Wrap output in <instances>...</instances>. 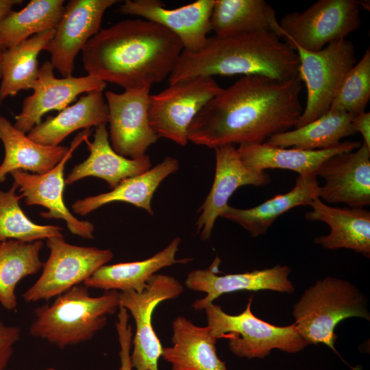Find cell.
I'll return each mask as SVG.
<instances>
[{"label": "cell", "mask_w": 370, "mask_h": 370, "mask_svg": "<svg viewBox=\"0 0 370 370\" xmlns=\"http://www.w3.org/2000/svg\"><path fill=\"white\" fill-rule=\"evenodd\" d=\"M299 75L278 81L243 76L213 97L188 130V141L215 149L238 144H260L294 127L304 108Z\"/></svg>", "instance_id": "6da1fadb"}, {"label": "cell", "mask_w": 370, "mask_h": 370, "mask_svg": "<svg viewBox=\"0 0 370 370\" xmlns=\"http://www.w3.org/2000/svg\"><path fill=\"white\" fill-rule=\"evenodd\" d=\"M180 39L153 22L121 21L101 29L82 49L88 75L125 90L151 88L168 78L183 51Z\"/></svg>", "instance_id": "7a4b0ae2"}, {"label": "cell", "mask_w": 370, "mask_h": 370, "mask_svg": "<svg viewBox=\"0 0 370 370\" xmlns=\"http://www.w3.org/2000/svg\"><path fill=\"white\" fill-rule=\"evenodd\" d=\"M299 65L296 50L275 33L214 36L197 53L183 50L167 79L169 85L214 75H256L286 81L298 76Z\"/></svg>", "instance_id": "3957f363"}, {"label": "cell", "mask_w": 370, "mask_h": 370, "mask_svg": "<svg viewBox=\"0 0 370 370\" xmlns=\"http://www.w3.org/2000/svg\"><path fill=\"white\" fill-rule=\"evenodd\" d=\"M88 288L76 285L51 304L36 308L29 334L61 349L91 340L119 308V292L107 291L92 297Z\"/></svg>", "instance_id": "277c9868"}, {"label": "cell", "mask_w": 370, "mask_h": 370, "mask_svg": "<svg viewBox=\"0 0 370 370\" xmlns=\"http://www.w3.org/2000/svg\"><path fill=\"white\" fill-rule=\"evenodd\" d=\"M293 315L296 330L308 345L323 343L334 352L338 323L351 317L370 320L363 293L351 282L334 277L319 280L307 288L294 305Z\"/></svg>", "instance_id": "5b68a950"}, {"label": "cell", "mask_w": 370, "mask_h": 370, "mask_svg": "<svg viewBox=\"0 0 370 370\" xmlns=\"http://www.w3.org/2000/svg\"><path fill=\"white\" fill-rule=\"evenodd\" d=\"M252 301L253 296L245 309L236 315L227 314L214 303L205 308L210 333L217 339H228L234 354L248 359L264 358L274 349L295 354L308 345L294 323L277 326L256 317L251 309Z\"/></svg>", "instance_id": "8992f818"}, {"label": "cell", "mask_w": 370, "mask_h": 370, "mask_svg": "<svg viewBox=\"0 0 370 370\" xmlns=\"http://www.w3.org/2000/svg\"><path fill=\"white\" fill-rule=\"evenodd\" d=\"M298 75L307 90L303 112L295 125L302 127L325 114L346 75L356 63L355 46L352 41L339 39L318 51H310L297 46Z\"/></svg>", "instance_id": "52a82bcc"}, {"label": "cell", "mask_w": 370, "mask_h": 370, "mask_svg": "<svg viewBox=\"0 0 370 370\" xmlns=\"http://www.w3.org/2000/svg\"><path fill=\"white\" fill-rule=\"evenodd\" d=\"M360 8L356 0H319L301 12L288 13L281 18L283 38L292 47L318 51L359 28Z\"/></svg>", "instance_id": "ba28073f"}, {"label": "cell", "mask_w": 370, "mask_h": 370, "mask_svg": "<svg viewBox=\"0 0 370 370\" xmlns=\"http://www.w3.org/2000/svg\"><path fill=\"white\" fill-rule=\"evenodd\" d=\"M50 254L38 280L22 297L25 302L49 300L81 284L114 257L110 249L66 243L64 236L46 239Z\"/></svg>", "instance_id": "9c48e42d"}, {"label": "cell", "mask_w": 370, "mask_h": 370, "mask_svg": "<svg viewBox=\"0 0 370 370\" xmlns=\"http://www.w3.org/2000/svg\"><path fill=\"white\" fill-rule=\"evenodd\" d=\"M213 77H198L171 84L150 95L149 124L158 138L180 146L188 142V127L200 110L221 90Z\"/></svg>", "instance_id": "30bf717a"}, {"label": "cell", "mask_w": 370, "mask_h": 370, "mask_svg": "<svg viewBox=\"0 0 370 370\" xmlns=\"http://www.w3.org/2000/svg\"><path fill=\"white\" fill-rule=\"evenodd\" d=\"M183 291V285L176 278L156 273L149 279L143 291L119 292V307L130 312L136 325L130 357L132 368L159 370L158 360L163 347L153 330L152 315L160 303L177 298Z\"/></svg>", "instance_id": "8fae6325"}, {"label": "cell", "mask_w": 370, "mask_h": 370, "mask_svg": "<svg viewBox=\"0 0 370 370\" xmlns=\"http://www.w3.org/2000/svg\"><path fill=\"white\" fill-rule=\"evenodd\" d=\"M150 88L125 90L123 93L105 92L112 147L129 158L144 156L159 138L148 117Z\"/></svg>", "instance_id": "7c38bea8"}, {"label": "cell", "mask_w": 370, "mask_h": 370, "mask_svg": "<svg viewBox=\"0 0 370 370\" xmlns=\"http://www.w3.org/2000/svg\"><path fill=\"white\" fill-rule=\"evenodd\" d=\"M90 129L79 132L71 142L69 151L63 159L48 172L39 175L29 173L22 170L10 173L26 205H39L47 209L40 214L45 219H62L66 221L69 231L86 239L94 238V225L88 221L75 218L67 208L63 199L65 185L64 171L67 161L75 149L83 142L88 140Z\"/></svg>", "instance_id": "4fadbf2b"}, {"label": "cell", "mask_w": 370, "mask_h": 370, "mask_svg": "<svg viewBox=\"0 0 370 370\" xmlns=\"http://www.w3.org/2000/svg\"><path fill=\"white\" fill-rule=\"evenodd\" d=\"M116 0H71L64 8L47 51L53 69L63 77L72 75L75 59L101 29L105 12Z\"/></svg>", "instance_id": "5bb4252c"}, {"label": "cell", "mask_w": 370, "mask_h": 370, "mask_svg": "<svg viewBox=\"0 0 370 370\" xmlns=\"http://www.w3.org/2000/svg\"><path fill=\"white\" fill-rule=\"evenodd\" d=\"M221 260L217 257L206 269L189 272L185 280L186 287L206 295L195 300L192 307L196 311L205 308L223 294L241 291L269 290L280 293L294 292L293 284L288 278L291 268L278 264L271 268L254 270L250 272L218 275Z\"/></svg>", "instance_id": "9a60e30c"}, {"label": "cell", "mask_w": 370, "mask_h": 370, "mask_svg": "<svg viewBox=\"0 0 370 370\" xmlns=\"http://www.w3.org/2000/svg\"><path fill=\"white\" fill-rule=\"evenodd\" d=\"M50 61L45 62L32 89L33 93L23 103L21 112L15 116L14 126L24 134L41 123L44 114L61 111L82 93L103 90L106 83L90 75H73L56 78Z\"/></svg>", "instance_id": "2e32d148"}, {"label": "cell", "mask_w": 370, "mask_h": 370, "mask_svg": "<svg viewBox=\"0 0 370 370\" xmlns=\"http://www.w3.org/2000/svg\"><path fill=\"white\" fill-rule=\"evenodd\" d=\"M214 1L197 0L171 9L165 8L159 0H126L119 11L159 24L180 39L184 51L194 53L204 47L211 31Z\"/></svg>", "instance_id": "e0dca14e"}, {"label": "cell", "mask_w": 370, "mask_h": 370, "mask_svg": "<svg viewBox=\"0 0 370 370\" xmlns=\"http://www.w3.org/2000/svg\"><path fill=\"white\" fill-rule=\"evenodd\" d=\"M317 176L325 180L319 194L324 203L360 208L370 205V148L364 143L354 151L326 160Z\"/></svg>", "instance_id": "ac0fdd59"}, {"label": "cell", "mask_w": 370, "mask_h": 370, "mask_svg": "<svg viewBox=\"0 0 370 370\" xmlns=\"http://www.w3.org/2000/svg\"><path fill=\"white\" fill-rule=\"evenodd\" d=\"M215 174L210 191L199 209L196 228L202 240H208L216 219L221 216L230 198L241 186H264L269 183L270 176L265 171H257L246 166L240 158L236 148L227 145L214 149Z\"/></svg>", "instance_id": "d6986e66"}, {"label": "cell", "mask_w": 370, "mask_h": 370, "mask_svg": "<svg viewBox=\"0 0 370 370\" xmlns=\"http://www.w3.org/2000/svg\"><path fill=\"white\" fill-rule=\"evenodd\" d=\"M305 219L328 224L330 232L314 242L330 250L345 248L370 257V212L365 208L332 207L319 197L310 205Z\"/></svg>", "instance_id": "ffe728a7"}, {"label": "cell", "mask_w": 370, "mask_h": 370, "mask_svg": "<svg viewBox=\"0 0 370 370\" xmlns=\"http://www.w3.org/2000/svg\"><path fill=\"white\" fill-rule=\"evenodd\" d=\"M360 145V142L346 140L328 149L304 150L282 148L263 143L240 145L236 149L243 164L252 170L288 169L299 175L317 176L326 160L338 153L354 151Z\"/></svg>", "instance_id": "44dd1931"}, {"label": "cell", "mask_w": 370, "mask_h": 370, "mask_svg": "<svg viewBox=\"0 0 370 370\" xmlns=\"http://www.w3.org/2000/svg\"><path fill=\"white\" fill-rule=\"evenodd\" d=\"M86 142L90 154L66 176V185L94 176L105 180L114 188L123 180L143 173L151 166L147 154L138 158H129L117 153L110 144L106 124L96 127L93 141L86 140Z\"/></svg>", "instance_id": "7402d4cb"}, {"label": "cell", "mask_w": 370, "mask_h": 370, "mask_svg": "<svg viewBox=\"0 0 370 370\" xmlns=\"http://www.w3.org/2000/svg\"><path fill=\"white\" fill-rule=\"evenodd\" d=\"M172 346L162 348V356L171 370H227L216 349L217 338L208 327L195 325L179 316L172 323Z\"/></svg>", "instance_id": "603a6c76"}, {"label": "cell", "mask_w": 370, "mask_h": 370, "mask_svg": "<svg viewBox=\"0 0 370 370\" xmlns=\"http://www.w3.org/2000/svg\"><path fill=\"white\" fill-rule=\"evenodd\" d=\"M181 242L175 237L163 249L150 258L135 262L103 265L99 268L83 284L88 288L107 291H143L149 279L160 269L175 264H186L190 258H175Z\"/></svg>", "instance_id": "cb8c5ba5"}, {"label": "cell", "mask_w": 370, "mask_h": 370, "mask_svg": "<svg viewBox=\"0 0 370 370\" xmlns=\"http://www.w3.org/2000/svg\"><path fill=\"white\" fill-rule=\"evenodd\" d=\"M319 188L316 175H299L294 187L286 193L277 195L251 208L240 209L228 205L220 217L239 225L252 237H257L264 234L282 214L295 207L310 206L319 197Z\"/></svg>", "instance_id": "d4e9b609"}, {"label": "cell", "mask_w": 370, "mask_h": 370, "mask_svg": "<svg viewBox=\"0 0 370 370\" xmlns=\"http://www.w3.org/2000/svg\"><path fill=\"white\" fill-rule=\"evenodd\" d=\"M180 167L178 160L166 156L161 162L145 172L127 177L112 190L78 199L72 204L73 212L85 216L93 210L112 202H125L144 209L153 215L151 201L161 182Z\"/></svg>", "instance_id": "484cf974"}, {"label": "cell", "mask_w": 370, "mask_h": 370, "mask_svg": "<svg viewBox=\"0 0 370 370\" xmlns=\"http://www.w3.org/2000/svg\"><path fill=\"white\" fill-rule=\"evenodd\" d=\"M0 140L5 156L0 165V184L6 175L16 170L44 174L55 167L67 153L66 146H47L39 144L17 130L0 114Z\"/></svg>", "instance_id": "4316f807"}, {"label": "cell", "mask_w": 370, "mask_h": 370, "mask_svg": "<svg viewBox=\"0 0 370 370\" xmlns=\"http://www.w3.org/2000/svg\"><path fill=\"white\" fill-rule=\"evenodd\" d=\"M108 123V108L103 90L82 96L55 116H48L27 134L32 140L44 145L58 146L69 135L79 129H90Z\"/></svg>", "instance_id": "83f0119b"}, {"label": "cell", "mask_w": 370, "mask_h": 370, "mask_svg": "<svg viewBox=\"0 0 370 370\" xmlns=\"http://www.w3.org/2000/svg\"><path fill=\"white\" fill-rule=\"evenodd\" d=\"M210 28L218 37L271 32L283 38L275 10L264 0H214Z\"/></svg>", "instance_id": "f1b7e54d"}, {"label": "cell", "mask_w": 370, "mask_h": 370, "mask_svg": "<svg viewBox=\"0 0 370 370\" xmlns=\"http://www.w3.org/2000/svg\"><path fill=\"white\" fill-rule=\"evenodd\" d=\"M353 116L336 108L330 110L314 121L295 130L275 134L264 143L282 148L293 147L304 150L332 147L345 137L356 134L352 125Z\"/></svg>", "instance_id": "f546056e"}, {"label": "cell", "mask_w": 370, "mask_h": 370, "mask_svg": "<svg viewBox=\"0 0 370 370\" xmlns=\"http://www.w3.org/2000/svg\"><path fill=\"white\" fill-rule=\"evenodd\" d=\"M54 34L55 29L42 32L3 51L1 101L32 89L39 75L38 56L47 49Z\"/></svg>", "instance_id": "4dcf8cb0"}, {"label": "cell", "mask_w": 370, "mask_h": 370, "mask_svg": "<svg viewBox=\"0 0 370 370\" xmlns=\"http://www.w3.org/2000/svg\"><path fill=\"white\" fill-rule=\"evenodd\" d=\"M64 0H32L22 10L10 11L0 21V40L5 49L32 36L56 29L65 6Z\"/></svg>", "instance_id": "1f68e13d"}, {"label": "cell", "mask_w": 370, "mask_h": 370, "mask_svg": "<svg viewBox=\"0 0 370 370\" xmlns=\"http://www.w3.org/2000/svg\"><path fill=\"white\" fill-rule=\"evenodd\" d=\"M42 241L0 242V304L9 310L17 306L16 286L24 278L38 273L42 267Z\"/></svg>", "instance_id": "d6a6232c"}, {"label": "cell", "mask_w": 370, "mask_h": 370, "mask_svg": "<svg viewBox=\"0 0 370 370\" xmlns=\"http://www.w3.org/2000/svg\"><path fill=\"white\" fill-rule=\"evenodd\" d=\"M17 185L14 183L8 191L0 190V242L8 240L33 243L55 236H63L62 228L53 225H38L32 221L23 212L17 195Z\"/></svg>", "instance_id": "836d02e7"}, {"label": "cell", "mask_w": 370, "mask_h": 370, "mask_svg": "<svg viewBox=\"0 0 370 370\" xmlns=\"http://www.w3.org/2000/svg\"><path fill=\"white\" fill-rule=\"evenodd\" d=\"M370 99V50L351 69L341 84L330 108L342 110L352 116L364 111Z\"/></svg>", "instance_id": "e575fe53"}, {"label": "cell", "mask_w": 370, "mask_h": 370, "mask_svg": "<svg viewBox=\"0 0 370 370\" xmlns=\"http://www.w3.org/2000/svg\"><path fill=\"white\" fill-rule=\"evenodd\" d=\"M21 329L7 326L0 321V370H4L13 353V345L19 340Z\"/></svg>", "instance_id": "d590c367"}, {"label": "cell", "mask_w": 370, "mask_h": 370, "mask_svg": "<svg viewBox=\"0 0 370 370\" xmlns=\"http://www.w3.org/2000/svg\"><path fill=\"white\" fill-rule=\"evenodd\" d=\"M352 125L356 132L363 138V143L370 148V112H362L352 117Z\"/></svg>", "instance_id": "8d00e7d4"}, {"label": "cell", "mask_w": 370, "mask_h": 370, "mask_svg": "<svg viewBox=\"0 0 370 370\" xmlns=\"http://www.w3.org/2000/svg\"><path fill=\"white\" fill-rule=\"evenodd\" d=\"M23 2L21 0H0V21L1 19L10 11L13 6L17 4H21ZM0 48L5 49L2 46L0 40Z\"/></svg>", "instance_id": "74e56055"}, {"label": "cell", "mask_w": 370, "mask_h": 370, "mask_svg": "<svg viewBox=\"0 0 370 370\" xmlns=\"http://www.w3.org/2000/svg\"><path fill=\"white\" fill-rule=\"evenodd\" d=\"M5 49L0 48V79L2 77V53ZM1 101H0V105Z\"/></svg>", "instance_id": "f35d334b"}, {"label": "cell", "mask_w": 370, "mask_h": 370, "mask_svg": "<svg viewBox=\"0 0 370 370\" xmlns=\"http://www.w3.org/2000/svg\"><path fill=\"white\" fill-rule=\"evenodd\" d=\"M45 370H56V369H55L54 368L50 367V368H48V369H47Z\"/></svg>", "instance_id": "ab89813d"}]
</instances>
